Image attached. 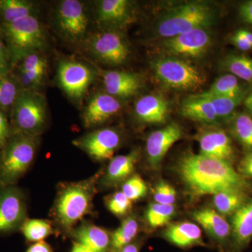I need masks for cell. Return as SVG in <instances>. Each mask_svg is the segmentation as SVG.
Segmentation results:
<instances>
[{
	"label": "cell",
	"mask_w": 252,
	"mask_h": 252,
	"mask_svg": "<svg viewBox=\"0 0 252 252\" xmlns=\"http://www.w3.org/2000/svg\"><path fill=\"white\" fill-rule=\"evenodd\" d=\"M177 171L186 187L195 196L228 190L245 191L248 188L246 181L230 162L200 154H185L178 162Z\"/></svg>",
	"instance_id": "cell-1"
},
{
	"label": "cell",
	"mask_w": 252,
	"mask_h": 252,
	"mask_svg": "<svg viewBox=\"0 0 252 252\" xmlns=\"http://www.w3.org/2000/svg\"><path fill=\"white\" fill-rule=\"evenodd\" d=\"M99 175L62 186L54 206V216L65 231H72L77 222L92 212Z\"/></svg>",
	"instance_id": "cell-2"
},
{
	"label": "cell",
	"mask_w": 252,
	"mask_h": 252,
	"mask_svg": "<svg viewBox=\"0 0 252 252\" xmlns=\"http://www.w3.org/2000/svg\"><path fill=\"white\" fill-rule=\"evenodd\" d=\"M216 13L211 5L203 1L186 3L168 10L157 22L156 32L160 37L178 34L212 26Z\"/></svg>",
	"instance_id": "cell-3"
},
{
	"label": "cell",
	"mask_w": 252,
	"mask_h": 252,
	"mask_svg": "<svg viewBox=\"0 0 252 252\" xmlns=\"http://www.w3.org/2000/svg\"><path fill=\"white\" fill-rule=\"evenodd\" d=\"M38 137L13 133L0 150V189L12 187L31 166L38 145Z\"/></svg>",
	"instance_id": "cell-4"
},
{
	"label": "cell",
	"mask_w": 252,
	"mask_h": 252,
	"mask_svg": "<svg viewBox=\"0 0 252 252\" xmlns=\"http://www.w3.org/2000/svg\"><path fill=\"white\" fill-rule=\"evenodd\" d=\"M0 35L7 48L12 68L28 55L39 53L46 45L45 32L36 16L0 25Z\"/></svg>",
	"instance_id": "cell-5"
},
{
	"label": "cell",
	"mask_w": 252,
	"mask_h": 252,
	"mask_svg": "<svg viewBox=\"0 0 252 252\" xmlns=\"http://www.w3.org/2000/svg\"><path fill=\"white\" fill-rule=\"evenodd\" d=\"M9 117L13 133L38 137L46 126L47 108L45 97L36 90L22 89Z\"/></svg>",
	"instance_id": "cell-6"
},
{
	"label": "cell",
	"mask_w": 252,
	"mask_h": 252,
	"mask_svg": "<svg viewBox=\"0 0 252 252\" xmlns=\"http://www.w3.org/2000/svg\"><path fill=\"white\" fill-rule=\"evenodd\" d=\"M153 69L158 80L169 89L197 90L205 82V76L198 68L175 56H163L156 60Z\"/></svg>",
	"instance_id": "cell-7"
},
{
	"label": "cell",
	"mask_w": 252,
	"mask_h": 252,
	"mask_svg": "<svg viewBox=\"0 0 252 252\" xmlns=\"http://www.w3.org/2000/svg\"><path fill=\"white\" fill-rule=\"evenodd\" d=\"M86 47L94 59L109 65L124 64L130 56L128 45L119 31L94 33L86 39Z\"/></svg>",
	"instance_id": "cell-8"
},
{
	"label": "cell",
	"mask_w": 252,
	"mask_h": 252,
	"mask_svg": "<svg viewBox=\"0 0 252 252\" xmlns=\"http://www.w3.org/2000/svg\"><path fill=\"white\" fill-rule=\"evenodd\" d=\"M87 14L84 4L80 1H61L56 14V26L61 36L72 43L83 40L89 27Z\"/></svg>",
	"instance_id": "cell-9"
},
{
	"label": "cell",
	"mask_w": 252,
	"mask_h": 252,
	"mask_svg": "<svg viewBox=\"0 0 252 252\" xmlns=\"http://www.w3.org/2000/svg\"><path fill=\"white\" fill-rule=\"evenodd\" d=\"M58 81L63 91L71 98L80 99L94 82V69L84 63L62 61L58 68Z\"/></svg>",
	"instance_id": "cell-10"
},
{
	"label": "cell",
	"mask_w": 252,
	"mask_h": 252,
	"mask_svg": "<svg viewBox=\"0 0 252 252\" xmlns=\"http://www.w3.org/2000/svg\"><path fill=\"white\" fill-rule=\"evenodd\" d=\"M26 199L15 186L0 189V234L11 233L27 220Z\"/></svg>",
	"instance_id": "cell-11"
},
{
	"label": "cell",
	"mask_w": 252,
	"mask_h": 252,
	"mask_svg": "<svg viewBox=\"0 0 252 252\" xmlns=\"http://www.w3.org/2000/svg\"><path fill=\"white\" fill-rule=\"evenodd\" d=\"M211 44V35L207 29H198L164 39L161 49L168 56L197 59L202 57Z\"/></svg>",
	"instance_id": "cell-12"
},
{
	"label": "cell",
	"mask_w": 252,
	"mask_h": 252,
	"mask_svg": "<svg viewBox=\"0 0 252 252\" xmlns=\"http://www.w3.org/2000/svg\"><path fill=\"white\" fill-rule=\"evenodd\" d=\"M121 142L117 130L113 128H102L94 130L74 140L77 146L96 160L112 159Z\"/></svg>",
	"instance_id": "cell-13"
},
{
	"label": "cell",
	"mask_w": 252,
	"mask_h": 252,
	"mask_svg": "<svg viewBox=\"0 0 252 252\" xmlns=\"http://www.w3.org/2000/svg\"><path fill=\"white\" fill-rule=\"evenodd\" d=\"M96 20L103 29L119 31L135 21V9L127 0H102L97 3Z\"/></svg>",
	"instance_id": "cell-14"
},
{
	"label": "cell",
	"mask_w": 252,
	"mask_h": 252,
	"mask_svg": "<svg viewBox=\"0 0 252 252\" xmlns=\"http://www.w3.org/2000/svg\"><path fill=\"white\" fill-rule=\"evenodd\" d=\"M182 135L180 126L175 123L151 133L146 143V152L150 166L157 168L169 149L180 140Z\"/></svg>",
	"instance_id": "cell-15"
},
{
	"label": "cell",
	"mask_w": 252,
	"mask_h": 252,
	"mask_svg": "<svg viewBox=\"0 0 252 252\" xmlns=\"http://www.w3.org/2000/svg\"><path fill=\"white\" fill-rule=\"evenodd\" d=\"M122 104L107 93L94 94L84 109L83 122L86 127L101 125L120 112Z\"/></svg>",
	"instance_id": "cell-16"
},
{
	"label": "cell",
	"mask_w": 252,
	"mask_h": 252,
	"mask_svg": "<svg viewBox=\"0 0 252 252\" xmlns=\"http://www.w3.org/2000/svg\"><path fill=\"white\" fill-rule=\"evenodd\" d=\"M102 81L105 92L117 99L135 95L142 84L138 74L124 71H106L102 74Z\"/></svg>",
	"instance_id": "cell-17"
},
{
	"label": "cell",
	"mask_w": 252,
	"mask_h": 252,
	"mask_svg": "<svg viewBox=\"0 0 252 252\" xmlns=\"http://www.w3.org/2000/svg\"><path fill=\"white\" fill-rule=\"evenodd\" d=\"M200 154L205 157L230 162L233 157V147L230 137L220 129H209L198 136Z\"/></svg>",
	"instance_id": "cell-18"
},
{
	"label": "cell",
	"mask_w": 252,
	"mask_h": 252,
	"mask_svg": "<svg viewBox=\"0 0 252 252\" xmlns=\"http://www.w3.org/2000/svg\"><path fill=\"white\" fill-rule=\"evenodd\" d=\"M231 252H241L252 240V198L232 215Z\"/></svg>",
	"instance_id": "cell-19"
},
{
	"label": "cell",
	"mask_w": 252,
	"mask_h": 252,
	"mask_svg": "<svg viewBox=\"0 0 252 252\" xmlns=\"http://www.w3.org/2000/svg\"><path fill=\"white\" fill-rule=\"evenodd\" d=\"M193 217L215 241L223 246L226 245L231 235V227L219 212L212 209H202L194 212Z\"/></svg>",
	"instance_id": "cell-20"
},
{
	"label": "cell",
	"mask_w": 252,
	"mask_h": 252,
	"mask_svg": "<svg viewBox=\"0 0 252 252\" xmlns=\"http://www.w3.org/2000/svg\"><path fill=\"white\" fill-rule=\"evenodd\" d=\"M70 233L75 242L86 245L94 252H112L111 235L101 227L85 222Z\"/></svg>",
	"instance_id": "cell-21"
},
{
	"label": "cell",
	"mask_w": 252,
	"mask_h": 252,
	"mask_svg": "<svg viewBox=\"0 0 252 252\" xmlns=\"http://www.w3.org/2000/svg\"><path fill=\"white\" fill-rule=\"evenodd\" d=\"M168 103L165 99L155 94L143 96L137 101L135 107L136 117L146 124H162L166 120Z\"/></svg>",
	"instance_id": "cell-22"
},
{
	"label": "cell",
	"mask_w": 252,
	"mask_h": 252,
	"mask_svg": "<svg viewBox=\"0 0 252 252\" xmlns=\"http://www.w3.org/2000/svg\"><path fill=\"white\" fill-rule=\"evenodd\" d=\"M167 241L180 248L205 245L200 227L195 223L185 221L170 225L164 232Z\"/></svg>",
	"instance_id": "cell-23"
},
{
	"label": "cell",
	"mask_w": 252,
	"mask_h": 252,
	"mask_svg": "<svg viewBox=\"0 0 252 252\" xmlns=\"http://www.w3.org/2000/svg\"><path fill=\"white\" fill-rule=\"evenodd\" d=\"M180 112L183 117L203 124L213 125L218 121L211 103L198 94L185 99L181 105Z\"/></svg>",
	"instance_id": "cell-24"
},
{
	"label": "cell",
	"mask_w": 252,
	"mask_h": 252,
	"mask_svg": "<svg viewBox=\"0 0 252 252\" xmlns=\"http://www.w3.org/2000/svg\"><path fill=\"white\" fill-rule=\"evenodd\" d=\"M139 152L133 150L126 155L112 158L104 177L105 184L114 185L126 180L132 174L138 160Z\"/></svg>",
	"instance_id": "cell-25"
},
{
	"label": "cell",
	"mask_w": 252,
	"mask_h": 252,
	"mask_svg": "<svg viewBox=\"0 0 252 252\" xmlns=\"http://www.w3.org/2000/svg\"><path fill=\"white\" fill-rule=\"evenodd\" d=\"M36 9L35 4L27 0H0V25L35 16Z\"/></svg>",
	"instance_id": "cell-26"
},
{
	"label": "cell",
	"mask_w": 252,
	"mask_h": 252,
	"mask_svg": "<svg viewBox=\"0 0 252 252\" xmlns=\"http://www.w3.org/2000/svg\"><path fill=\"white\" fill-rule=\"evenodd\" d=\"M248 89H246L238 95L232 97L214 95L208 94L206 91L198 94L207 99L211 103L212 107L215 109L218 119H228L233 114L239 104L244 102L245 97L248 95Z\"/></svg>",
	"instance_id": "cell-27"
},
{
	"label": "cell",
	"mask_w": 252,
	"mask_h": 252,
	"mask_svg": "<svg viewBox=\"0 0 252 252\" xmlns=\"http://www.w3.org/2000/svg\"><path fill=\"white\" fill-rule=\"evenodd\" d=\"M248 201L245 191L228 190L214 195L213 203L216 211L222 216L233 215Z\"/></svg>",
	"instance_id": "cell-28"
},
{
	"label": "cell",
	"mask_w": 252,
	"mask_h": 252,
	"mask_svg": "<svg viewBox=\"0 0 252 252\" xmlns=\"http://www.w3.org/2000/svg\"><path fill=\"white\" fill-rule=\"evenodd\" d=\"M22 90L12 74L0 76V110L9 117L10 112L20 91Z\"/></svg>",
	"instance_id": "cell-29"
},
{
	"label": "cell",
	"mask_w": 252,
	"mask_h": 252,
	"mask_svg": "<svg viewBox=\"0 0 252 252\" xmlns=\"http://www.w3.org/2000/svg\"><path fill=\"white\" fill-rule=\"evenodd\" d=\"M138 222L134 217L124 220L122 225L111 235L112 252H118L132 243L138 232Z\"/></svg>",
	"instance_id": "cell-30"
},
{
	"label": "cell",
	"mask_w": 252,
	"mask_h": 252,
	"mask_svg": "<svg viewBox=\"0 0 252 252\" xmlns=\"http://www.w3.org/2000/svg\"><path fill=\"white\" fill-rule=\"evenodd\" d=\"M223 65L237 78L252 83V59L248 56L228 55L223 60Z\"/></svg>",
	"instance_id": "cell-31"
},
{
	"label": "cell",
	"mask_w": 252,
	"mask_h": 252,
	"mask_svg": "<svg viewBox=\"0 0 252 252\" xmlns=\"http://www.w3.org/2000/svg\"><path fill=\"white\" fill-rule=\"evenodd\" d=\"M23 235L28 242L38 243L54 233L52 225L49 220H25L21 227Z\"/></svg>",
	"instance_id": "cell-32"
},
{
	"label": "cell",
	"mask_w": 252,
	"mask_h": 252,
	"mask_svg": "<svg viewBox=\"0 0 252 252\" xmlns=\"http://www.w3.org/2000/svg\"><path fill=\"white\" fill-rule=\"evenodd\" d=\"M246 89L239 83L238 78L228 74L217 79L206 92L214 95L232 97L238 95Z\"/></svg>",
	"instance_id": "cell-33"
},
{
	"label": "cell",
	"mask_w": 252,
	"mask_h": 252,
	"mask_svg": "<svg viewBox=\"0 0 252 252\" xmlns=\"http://www.w3.org/2000/svg\"><path fill=\"white\" fill-rule=\"evenodd\" d=\"M232 131L244 148L252 152V119L246 114H240L233 119Z\"/></svg>",
	"instance_id": "cell-34"
},
{
	"label": "cell",
	"mask_w": 252,
	"mask_h": 252,
	"mask_svg": "<svg viewBox=\"0 0 252 252\" xmlns=\"http://www.w3.org/2000/svg\"><path fill=\"white\" fill-rule=\"evenodd\" d=\"M175 208L174 205L154 203L149 205L146 212V220L152 228H158L167 224L171 220Z\"/></svg>",
	"instance_id": "cell-35"
},
{
	"label": "cell",
	"mask_w": 252,
	"mask_h": 252,
	"mask_svg": "<svg viewBox=\"0 0 252 252\" xmlns=\"http://www.w3.org/2000/svg\"><path fill=\"white\" fill-rule=\"evenodd\" d=\"M122 191L129 200L133 201L142 198L147 194V187L142 177L134 175L126 181Z\"/></svg>",
	"instance_id": "cell-36"
},
{
	"label": "cell",
	"mask_w": 252,
	"mask_h": 252,
	"mask_svg": "<svg viewBox=\"0 0 252 252\" xmlns=\"http://www.w3.org/2000/svg\"><path fill=\"white\" fill-rule=\"evenodd\" d=\"M132 201L122 191L116 192L107 199V205L109 211L117 216L126 215L130 210Z\"/></svg>",
	"instance_id": "cell-37"
},
{
	"label": "cell",
	"mask_w": 252,
	"mask_h": 252,
	"mask_svg": "<svg viewBox=\"0 0 252 252\" xmlns=\"http://www.w3.org/2000/svg\"><path fill=\"white\" fill-rule=\"evenodd\" d=\"M177 193L171 185L165 182H160L156 187L154 190L155 203L162 205H174Z\"/></svg>",
	"instance_id": "cell-38"
},
{
	"label": "cell",
	"mask_w": 252,
	"mask_h": 252,
	"mask_svg": "<svg viewBox=\"0 0 252 252\" xmlns=\"http://www.w3.org/2000/svg\"><path fill=\"white\" fill-rule=\"evenodd\" d=\"M12 134L9 116L0 110V150L4 147Z\"/></svg>",
	"instance_id": "cell-39"
},
{
	"label": "cell",
	"mask_w": 252,
	"mask_h": 252,
	"mask_svg": "<svg viewBox=\"0 0 252 252\" xmlns=\"http://www.w3.org/2000/svg\"><path fill=\"white\" fill-rule=\"evenodd\" d=\"M12 69L7 48L5 45L2 37L0 35V76L6 75L11 73Z\"/></svg>",
	"instance_id": "cell-40"
},
{
	"label": "cell",
	"mask_w": 252,
	"mask_h": 252,
	"mask_svg": "<svg viewBox=\"0 0 252 252\" xmlns=\"http://www.w3.org/2000/svg\"><path fill=\"white\" fill-rule=\"evenodd\" d=\"M230 41L240 51H247L252 49V46L244 37L240 30L230 36Z\"/></svg>",
	"instance_id": "cell-41"
},
{
	"label": "cell",
	"mask_w": 252,
	"mask_h": 252,
	"mask_svg": "<svg viewBox=\"0 0 252 252\" xmlns=\"http://www.w3.org/2000/svg\"><path fill=\"white\" fill-rule=\"evenodd\" d=\"M239 13L244 21L252 25V0L240 5Z\"/></svg>",
	"instance_id": "cell-42"
},
{
	"label": "cell",
	"mask_w": 252,
	"mask_h": 252,
	"mask_svg": "<svg viewBox=\"0 0 252 252\" xmlns=\"http://www.w3.org/2000/svg\"><path fill=\"white\" fill-rule=\"evenodd\" d=\"M240 170L243 175L252 177V152L244 157L240 162Z\"/></svg>",
	"instance_id": "cell-43"
},
{
	"label": "cell",
	"mask_w": 252,
	"mask_h": 252,
	"mask_svg": "<svg viewBox=\"0 0 252 252\" xmlns=\"http://www.w3.org/2000/svg\"><path fill=\"white\" fill-rule=\"evenodd\" d=\"M26 252H54V250L49 244L45 241H40L32 245Z\"/></svg>",
	"instance_id": "cell-44"
},
{
	"label": "cell",
	"mask_w": 252,
	"mask_h": 252,
	"mask_svg": "<svg viewBox=\"0 0 252 252\" xmlns=\"http://www.w3.org/2000/svg\"><path fill=\"white\" fill-rule=\"evenodd\" d=\"M71 252H94L91 250L90 248L86 247V245H83L77 242L74 241L73 243L72 251Z\"/></svg>",
	"instance_id": "cell-45"
},
{
	"label": "cell",
	"mask_w": 252,
	"mask_h": 252,
	"mask_svg": "<svg viewBox=\"0 0 252 252\" xmlns=\"http://www.w3.org/2000/svg\"><path fill=\"white\" fill-rule=\"evenodd\" d=\"M140 252V245L136 243H131L129 245H126L122 250L118 252Z\"/></svg>",
	"instance_id": "cell-46"
},
{
	"label": "cell",
	"mask_w": 252,
	"mask_h": 252,
	"mask_svg": "<svg viewBox=\"0 0 252 252\" xmlns=\"http://www.w3.org/2000/svg\"><path fill=\"white\" fill-rule=\"evenodd\" d=\"M243 102L245 107L252 112V92L247 95Z\"/></svg>",
	"instance_id": "cell-47"
},
{
	"label": "cell",
	"mask_w": 252,
	"mask_h": 252,
	"mask_svg": "<svg viewBox=\"0 0 252 252\" xmlns=\"http://www.w3.org/2000/svg\"><path fill=\"white\" fill-rule=\"evenodd\" d=\"M240 31L241 32L242 34H243L244 37H245L246 40L252 46V32L244 29L240 30Z\"/></svg>",
	"instance_id": "cell-48"
}]
</instances>
